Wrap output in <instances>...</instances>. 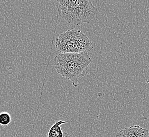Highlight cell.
<instances>
[{"instance_id":"obj_2","label":"cell","mask_w":149,"mask_h":137,"mask_svg":"<svg viewBox=\"0 0 149 137\" xmlns=\"http://www.w3.org/2000/svg\"><path fill=\"white\" fill-rule=\"evenodd\" d=\"M56 6L61 17L75 26L91 23L97 11L89 0H61L57 1Z\"/></svg>"},{"instance_id":"obj_3","label":"cell","mask_w":149,"mask_h":137,"mask_svg":"<svg viewBox=\"0 0 149 137\" xmlns=\"http://www.w3.org/2000/svg\"><path fill=\"white\" fill-rule=\"evenodd\" d=\"M56 47L61 53H80L93 48V43L86 34L79 30H68L56 39Z\"/></svg>"},{"instance_id":"obj_4","label":"cell","mask_w":149,"mask_h":137,"mask_svg":"<svg viewBox=\"0 0 149 137\" xmlns=\"http://www.w3.org/2000/svg\"><path fill=\"white\" fill-rule=\"evenodd\" d=\"M116 137H149V131L140 126H130L120 130Z\"/></svg>"},{"instance_id":"obj_5","label":"cell","mask_w":149,"mask_h":137,"mask_svg":"<svg viewBox=\"0 0 149 137\" xmlns=\"http://www.w3.org/2000/svg\"><path fill=\"white\" fill-rule=\"evenodd\" d=\"M69 122L63 120H58L51 127L47 134V137H68V134L63 131L61 125Z\"/></svg>"},{"instance_id":"obj_1","label":"cell","mask_w":149,"mask_h":137,"mask_svg":"<svg viewBox=\"0 0 149 137\" xmlns=\"http://www.w3.org/2000/svg\"><path fill=\"white\" fill-rule=\"evenodd\" d=\"M91 62L87 52L60 53L54 58V66L57 73L77 87L78 79L85 75Z\"/></svg>"},{"instance_id":"obj_6","label":"cell","mask_w":149,"mask_h":137,"mask_svg":"<svg viewBox=\"0 0 149 137\" xmlns=\"http://www.w3.org/2000/svg\"><path fill=\"white\" fill-rule=\"evenodd\" d=\"M11 122V117L8 112H3L0 113V125L6 126Z\"/></svg>"}]
</instances>
